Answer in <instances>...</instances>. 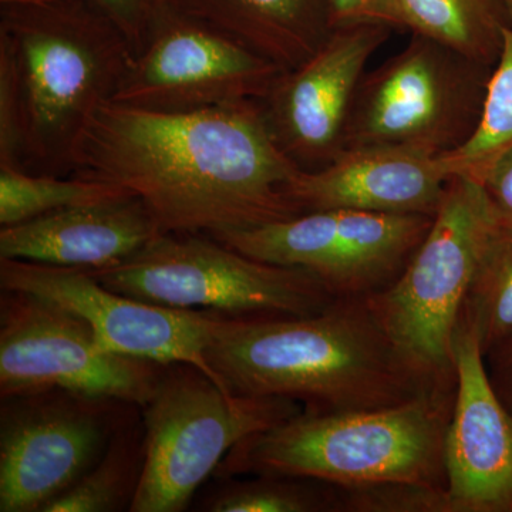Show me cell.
<instances>
[{"mask_svg":"<svg viewBox=\"0 0 512 512\" xmlns=\"http://www.w3.org/2000/svg\"><path fill=\"white\" fill-rule=\"evenodd\" d=\"M50 2V0H0L2 5H40V3Z\"/></svg>","mask_w":512,"mask_h":512,"instance_id":"obj_31","label":"cell"},{"mask_svg":"<svg viewBox=\"0 0 512 512\" xmlns=\"http://www.w3.org/2000/svg\"><path fill=\"white\" fill-rule=\"evenodd\" d=\"M0 165L25 170V109L12 50L0 39Z\"/></svg>","mask_w":512,"mask_h":512,"instance_id":"obj_26","label":"cell"},{"mask_svg":"<svg viewBox=\"0 0 512 512\" xmlns=\"http://www.w3.org/2000/svg\"><path fill=\"white\" fill-rule=\"evenodd\" d=\"M126 39L133 56L146 46L151 26L167 0H86Z\"/></svg>","mask_w":512,"mask_h":512,"instance_id":"obj_27","label":"cell"},{"mask_svg":"<svg viewBox=\"0 0 512 512\" xmlns=\"http://www.w3.org/2000/svg\"><path fill=\"white\" fill-rule=\"evenodd\" d=\"M161 234L133 195L76 205L0 229V258L100 271L137 254Z\"/></svg>","mask_w":512,"mask_h":512,"instance_id":"obj_17","label":"cell"},{"mask_svg":"<svg viewBox=\"0 0 512 512\" xmlns=\"http://www.w3.org/2000/svg\"><path fill=\"white\" fill-rule=\"evenodd\" d=\"M144 466V427L128 419L96 466L43 512H116L136 497Z\"/></svg>","mask_w":512,"mask_h":512,"instance_id":"obj_20","label":"cell"},{"mask_svg":"<svg viewBox=\"0 0 512 512\" xmlns=\"http://www.w3.org/2000/svg\"><path fill=\"white\" fill-rule=\"evenodd\" d=\"M0 288L30 293L79 316L107 352L163 365L190 363L218 382L205 349L229 316L138 301L84 269L20 259L0 258Z\"/></svg>","mask_w":512,"mask_h":512,"instance_id":"obj_13","label":"cell"},{"mask_svg":"<svg viewBox=\"0 0 512 512\" xmlns=\"http://www.w3.org/2000/svg\"><path fill=\"white\" fill-rule=\"evenodd\" d=\"M461 316L476 330L484 355L512 335V224L501 214L478 262Z\"/></svg>","mask_w":512,"mask_h":512,"instance_id":"obj_21","label":"cell"},{"mask_svg":"<svg viewBox=\"0 0 512 512\" xmlns=\"http://www.w3.org/2000/svg\"><path fill=\"white\" fill-rule=\"evenodd\" d=\"M0 39L18 69L25 109V171L69 175L90 114L113 99L133 52L86 0L2 5Z\"/></svg>","mask_w":512,"mask_h":512,"instance_id":"obj_4","label":"cell"},{"mask_svg":"<svg viewBox=\"0 0 512 512\" xmlns=\"http://www.w3.org/2000/svg\"><path fill=\"white\" fill-rule=\"evenodd\" d=\"M453 389L393 406L312 413L254 434L232 448L214 476H293L340 488L413 484L446 488V437Z\"/></svg>","mask_w":512,"mask_h":512,"instance_id":"obj_3","label":"cell"},{"mask_svg":"<svg viewBox=\"0 0 512 512\" xmlns=\"http://www.w3.org/2000/svg\"><path fill=\"white\" fill-rule=\"evenodd\" d=\"M512 147V26L504 30L503 47L491 70L483 110L473 136L441 157L453 175L474 177L495 157Z\"/></svg>","mask_w":512,"mask_h":512,"instance_id":"obj_24","label":"cell"},{"mask_svg":"<svg viewBox=\"0 0 512 512\" xmlns=\"http://www.w3.org/2000/svg\"><path fill=\"white\" fill-rule=\"evenodd\" d=\"M205 360L231 392L286 397L312 413L393 406L433 390L404 365L366 296L308 316L227 318Z\"/></svg>","mask_w":512,"mask_h":512,"instance_id":"obj_2","label":"cell"},{"mask_svg":"<svg viewBox=\"0 0 512 512\" xmlns=\"http://www.w3.org/2000/svg\"><path fill=\"white\" fill-rule=\"evenodd\" d=\"M333 28L379 23L397 29L393 0H326Z\"/></svg>","mask_w":512,"mask_h":512,"instance_id":"obj_28","label":"cell"},{"mask_svg":"<svg viewBox=\"0 0 512 512\" xmlns=\"http://www.w3.org/2000/svg\"><path fill=\"white\" fill-rule=\"evenodd\" d=\"M500 212L468 175H453L429 232L400 275L366 296L394 350L430 389L456 387L454 333Z\"/></svg>","mask_w":512,"mask_h":512,"instance_id":"obj_5","label":"cell"},{"mask_svg":"<svg viewBox=\"0 0 512 512\" xmlns=\"http://www.w3.org/2000/svg\"><path fill=\"white\" fill-rule=\"evenodd\" d=\"M392 28L379 23L333 28L296 69L279 74L259 100L279 148L302 171L325 167L345 150V133L370 57Z\"/></svg>","mask_w":512,"mask_h":512,"instance_id":"obj_14","label":"cell"},{"mask_svg":"<svg viewBox=\"0 0 512 512\" xmlns=\"http://www.w3.org/2000/svg\"><path fill=\"white\" fill-rule=\"evenodd\" d=\"M205 497L210 512H343L342 490L313 478L259 474L248 480L227 478Z\"/></svg>","mask_w":512,"mask_h":512,"instance_id":"obj_22","label":"cell"},{"mask_svg":"<svg viewBox=\"0 0 512 512\" xmlns=\"http://www.w3.org/2000/svg\"><path fill=\"white\" fill-rule=\"evenodd\" d=\"M433 217L311 211L210 237L258 261L305 269L338 298H360L392 284L426 237Z\"/></svg>","mask_w":512,"mask_h":512,"instance_id":"obj_10","label":"cell"},{"mask_svg":"<svg viewBox=\"0 0 512 512\" xmlns=\"http://www.w3.org/2000/svg\"><path fill=\"white\" fill-rule=\"evenodd\" d=\"M165 366L107 352L79 316L30 293L2 289V399L64 390L143 409L156 392Z\"/></svg>","mask_w":512,"mask_h":512,"instance_id":"obj_9","label":"cell"},{"mask_svg":"<svg viewBox=\"0 0 512 512\" xmlns=\"http://www.w3.org/2000/svg\"><path fill=\"white\" fill-rule=\"evenodd\" d=\"M340 490L343 512H448L446 488L382 484Z\"/></svg>","mask_w":512,"mask_h":512,"instance_id":"obj_25","label":"cell"},{"mask_svg":"<svg viewBox=\"0 0 512 512\" xmlns=\"http://www.w3.org/2000/svg\"><path fill=\"white\" fill-rule=\"evenodd\" d=\"M121 403L64 390L2 399L0 512H43L89 473L130 419Z\"/></svg>","mask_w":512,"mask_h":512,"instance_id":"obj_11","label":"cell"},{"mask_svg":"<svg viewBox=\"0 0 512 512\" xmlns=\"http://www.w3.org/2000/svg\"><path fill=\"white\" fill-rule=\"evenodd\" d=\"M282 72L167 0L111 101L165 113L214 109L264 99Z\"/></svg>","mask_w":512,"mask_h":512,"instance_id":"obj_12","label":"cell"},{"mask_svg":"<svg viewBox=\"0 0 512 512\" xmlns=\"http://www.w3.org/2000/svg\"><path fill=\"white\" fill-rule=\"evenodd\" d=\"M282 70L315 55L333 26L326 0H170Z\"/></svg>","mask_w":512,"mask_h":512,"instance_id":"obj_18","label":"cell"},{"mask_svg":"<svg viewBox=\"0 0 512 512\" xmlns=\"http://www.w3.org/2000/svg\"><path fill=\"white\" fill-rule=\"evenodd\" d=\"M397 29L494 67L512 26L505 0H393Z\"/></svg>","mask_w":512,"mask_h":512,"instance_id":"obj_19","label":"cell"},{"mask_svg":"<svg viewBox=\"0 0 512 512\" xmlns=\"http://www.w3.org/2000/svg\"><path fill=\"white\" fill-rule=\"evenodd\" d=\"M494 207L512 224V147L474 175Z\"/></svg>","mask_w":512,"mask_h":512,"instance_id":"obj_29","label":"cell"},{"mask_svg":"<svg viewBox=\"0 0 512 512\" xmlns=\"http://www.w3.org/2000/svg\"><path fill=\"white\" fill-rule=\"evenodd\" d=\"M302 404L231 392L190 363H171L143 407L144 466L131 512H181L241 441L292 419Z\"/></svg>","mask_w":512,"mask_h":512,"instance_id":"obj_6","label":"cell"},{"mask_svg":"<svg viewBox=\"0 0 512 512\" xmlns=\"http://www.w3.org/2000/svg\"><path fill=\"white\" fill-rule=\"evenodd\" d=\"M505 5H507L508 12H510L511 20H512V0H505Z\"/></svg>","mask_w":512,"mask_h":512,"instance_id":"obj_32","label":"cell"},{"mask_svg":"<svg viewBox=\"0 0 512 512\" xmlns=\"http://www.w3.org/2000/svg\"><path fill=\"white\" fill-rule=\"evenodd\" d=\"M89 272L138 301L229 318L308 316L338 299L305 269L258 261L207 234L161 232L121 264Z\"/></svg>","mask_w":512,"mask_h":512,"instance_id":"obj_7","label":"cell"},{"mask_svg":"<svg viewBox=\"0 0 512 512\" xmlns=\"http://www.w3.org/2000/svg\"><path fill=\"white\" fill-rule=\"evenodd\" d=\"M456 396L446 437L448 512H512V416L495 393L476 330L454 333Z\"/></svg>","mask_w":512,"mask_h":512,"instance_id":"obj_15","label":"cell"},{"mask_svg":"<svg viewBox=\"0 0 512 512\" xmlns=\"http://www.w3.org/2000/svg\"><path fill=\"white\" fill-rule=\"evenodd\" d=\"M114 185L82 180L69 175L33 174L0 165V225L20 224L76 205L126 197Z\"/></svg>","mask_w":512,"mask_h":512,"instance_id":"obj_23","label":"cell"},{"mask_svg":"<svg viewBox=\"0 0 512 512\" xmlns=\"http://www.w3.org/2000/svg\"><path fill=\"white\" fill-rule=\"evenodd\" d=\"M450 178L441 157L393 147L346 148L325 167L293 175L284 194L302 212L433 217Z\"/></svg>","mask_w":512,"mask_h":512,"instance_id":"obj_16","label":"cell"},{"mask_svg":"<svg viewBox=\"0 0 512 512\" xmlns=\"http://www.w3.org/2000/svg\"><path fill=\"white\" fill-rule=\"evenodd\" d=\"M484 360L495 393L512 416V335L488 350Z\"/></svg>","mask_w":512,"mask_h":512,"instance_id":"obj_30","label":"cell"},{"mask_svg":"<svg viewBox=\"0 0 512 512\" xmlns=\"http://www.w3.org/2000/svg\"><path fill=\"white\" fill-rule=\"evenodd\" d=\"M299 171L259 101L165 113L109 100L84 124L69 175L127 191L161 232L214 235L303 214L284 194Z\"/></svg>","mask_w":512,"mask_h":512,"instance_id":"obj_1","label":"cell"},{"mask_svg":"<svg viewBox=\"0 0 512 512\" xmlns=\"http://www.w3.org/2000/svg\"><path fill=\"white\" fill-rule=\"evenodd\" d=\"M493 67L412 35L357 89L346 148L393 147L443 157L473 136Z\"/></svg>","mask_w":512,"mask_h":512,"instance_id":"obj_8","label":"cell"}]
</instances>
